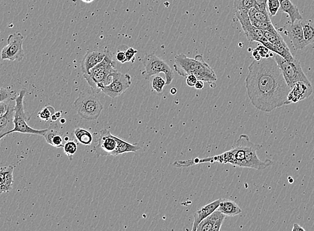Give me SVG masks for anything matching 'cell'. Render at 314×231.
<instances>
[{
    "mask_svg": "<svg viewBox=\"0 0 314 231\" xmlns=\"http://www.w3.org/2000/svg\"><path fill=\"white\" fill-rule=\"evenodd\" d=\"M245 79L247 95L256 109L270 113L287 105L290 87L274 57L254 60Z\"/></svg>",
    "mask_w": 314,
    "mask_h": 231,
    "instance_id": "obj_1",
    "label": "cell"
},
{
    "mask_svg": "<svg viewBox=\"0 0 314 231\" xmlns=\"http://www.w3.org/2000/svg\"><path fill=\"white\" fill-rule=\"evenodd\" d=\"M262 147L261 145L252 142L247 135L241 134L238 140L235 141L232 148L230 151L213 157L177 161L174 162V166L176 168H187L206 162H219L221 164L230 163L239 168H251L262 171L273 164V161L270 159L262 161L258 157L257 152Z\"/></svg>",
    "mask_w": 314,
    "mask_h": 231,
    "instance_id": "obj_2",
    "label": "cell"
},
{
    "mask_svg": "<svg viewBox=\"0 0 314 231\" xmlns=\"http://www.w3.org/2000/svg\"><path fill=\"white\" fill-rule=\"evenodd\" d=\"M174 68L175 72L182 77L194 75L198 80L207 83L217 80L214 70L205 61L202 54L196 55L195 58L187 57L184 53L177 55Z\"/></svg>",
    "mask_w": 314,
    "mask_h": 231,
    "instance_id": "obj_3",
    "label": "cell"
},
{
    "mask_svg": "<svg viewBox=\"0 0 314 231\" xmlns=\"http://www.w3.org/2000/svg\"><path fill=\"white\" fill-rule=\"evenodd\" d=\"M116 65V62L110 51L103 60L92 68L89 74H84V78L93 93H100L104 86L110 84L112 80L113 74L118 72Z\"/></svg>",
    "mask_w": 314,
    "mask_h": 231,
    "instance_id": "obj_4",
    "label": "cell"
},
{
    "mask_svg": "<svg viewBox=\"0 0 314 231\" xmlns=\"http://www.w3.org/2000/svg\"><path fill=\"white\" fill-rule=\"evenodd\" d=\"M95 94L92 91H81L74 103L79 116L85 120H97L103 110V105Z\"/></svg>",
    "mask_w": 314,
    "mask_h": 231,
    "instance_id": "obj_5",
    "label": "cell"
},
{
    "mask_svg": "<svg viewBox=\"0 0 314 231\" xmlns=\"http://www.w3.org/2000/svg\"><path fill=\"white\" fill-rule=\"evenodd\" d=\"M27 91L23 89L20 91L18 97L15 99L16 105H15V113L14 118V127L13 129L6 134V136L12 134L13 133H20L23 134L36 135V136H43L47 131L45 129H36L30 127L27 121L31 119V115L27 113L23 106V100Z\"/></svg>",
    "mask_w": 314,
    "mask_h": 231,
    "instance_id": "obj_6",
    "label": "cell"
},
{
    "mask_svg": "<svg viewBox=\"0 0 314 231\" xmlns=\"http://www.w3.org/2000/svg\"><path fill=\"white\" fill-rule=\"evenodd\" d=\"M142 63L145 67L142 76L146 80H149L151 77L163 73L165 76L166 85L172 83L175 76L174 70L165 61L160 58L155 53L145 55L142 59Z\"/></svg>",
    "mask_w": 314,
    "mask_h": 231,
    "instance_id": "obj_7",
    "label": "cell"
},
{
    "mask_svg": "<svg viewBox=\"0 0 314 231\" xmlns=\"http://www.w3.org/2000/svg\"><path fill=\"white\" fill-rule=\"evenodd\" d=\"M273 57L283 74L286 83L290 88L294 83L299 82V81H302L307 84L311 85L310 81L303 72L302 66L298 59H294V61H291L286 60L276 53Z\"/></svg>",
    "mask_w": 314,
    "mask_h": 231,
    "instance_id": "obj_8",
    "label": "cell"
},
{
    "mask_svg": "<svg viewBox=\"0 0 314 231\" xmlns=\"http://www.w3.org/2000/svg\"><path fill=\"white\" fill-rule=\"evenodd\" d=\"M23 36L22 34L16 32L10 34L8 38V45L1 51L2 60L22 61L24 57L23 50Z\"/></svg>",
    "mask_w": 314,
    "mask_h": 231,
    "instance_id": "obj_9",
    "label": "cell"
},
{
    "mask_svg": "<svg viewBox=\"0 0 314 231\" xmlns=\"http://www.w3.org/2000/svg\"><path fill=\"white\" fill-rule=\"evenodd\" d=\"M131 84V76L129 74L117 72L113 74L110 84L104 86L101 92L111 98H116L125 93Z\"/></svg>",
    "mask_w": 314,
    "mask_h": 231,
    "instance_id": "obj_10",
    "label": "cell"
},
{
    "mask_svg": "<svg viewBox=\"0 0 314 231\" xmlns=\"http://www.w3.org/2000/svg\"><path fill=\"white\" fill-rule=\"evenodd\" d=\"M98 144L95 147L96 155L99 156H113L115 157V151L117 147V142L115 136L111 134L108 129L100 131Z\"/></svg>",
    "mask_w": 314,
    "mask_h": 231,
    "instance_id": "obj_11",
    "label": "cell"
},
{
    "mask_svg": "<svg viewBox=\"0 0 314 231\" xmlns=\"http://www.w3.org/2000/svg\"><path fill=\"white\" fill-rule=\"evenodd\" d=\"M248 12L249 11L247 10L236 11L237 18L241 23L247 40L249 42H260L264 37V31L252 25Z\"/></svg>",
    "mask_w": 314,
    "mask_h": 231,
    "instance_id": "obj_12",
    "label": "cell"
},
{
    "mask_svg": "<svg viewBox=\"0 0 314 231\" xmlns=\"http://www.w3.org/2000/svg\"><path fill=\"white\" fill-rule=\"evenodd\" d=\"M110 51L107 48H97L87 51L81 62V69L83 74H89L90 70L100 63Z\"/></svg>",
    "mask_w": 314,
    "mask_h": 231,
    "instance_id": "obj_13",
    "label": "cell"
},
{
    "mask_svg": "<svg viewBox=\"0 0 314 231\" xmlns=\"http://www.w3.org/2000/svg\"><path fill=\"white\" fill-rule=\"evenodd\" d=\"M312 85L299 81L294 83L290 88L288 95L287 105L296 104L310 97L313 93Z\"/></svg>",
    "mask_w": 314,
    "mask_h": 231,
    "instance_id": "obj_14",
    "label": "cell"
},
{
    "mask_svg": "<svg viewBox=\"0 0 314 231\" xmlns=\"http://www.w3.org/2000/svg\"><path fill=\"white\" fill-rule=\"evenodd\" d=\"M16 99V98H15ZM15 99L8 101V108L6 112L0 117V141L6 137V134L13 129L14 127V118L15 113Z\"/></svg>",
    "mask_w": 314,
    "mask_h": 231,
    "instance_id": "obj_15",
    "label": "cell"
},
{
    "mask_svg": "<svg viewBox=\"0 0 314 231\" xmlns=\"http://www.w3.org/2000/svg\"><path fill=\"white\" fill-rule=\"evenodd\" d=\"M302 21L292 24L288 29V36L291 41L293 47L296 50H300L306 47L303 37Z\"/></svg>",
    "mask_w": 314,
    "mask_h": 231,
    "instance_id": "obj_16",
    "label": "cell"
},
{
    "mask_svg": "<svg viewBox=\"0 0 314 231\" xmlns=\"http://www.w3.org/2000/svg\"><path fill=\"white\" fill-rule=\"evenodd\" d=\"M221 201V199L213 201V202L202 207V208L198 209L195 212V214H194V221L192 230L196 231L198 224L203 220L211 215L213 212L217 210Z\"/></svg>",
    "mask_w": 314,
    "mask_h": 231,
    "instance_id": "obj_17",
    "label": "cell"
},
{
    "mask_svg": "<svg viewBox=\"0 0 314 231\" xmlns=\"http://www.w3.org/2000/svg\"><path fill=\"white\" fill-rule=\"evenodd\" d=\"M58 129L57 124L50 125L47 129L46 134L44 136L45 140L49 145L52 146L56 147V148H61L64 146V141L65 138H63V135L59 133Z\"/></svg>",
    "mask_w": 314,
    "mask_h": 231,
    "instance_id": "obj_18",
    "label": "cell"
},
{
    "mask_svg": "<svg viewBox=\"0 0 314 231\" xmlns=\"http://www.w3.org/2000/svg\"><path fill=\"white\" fill-rule=\"evenodd\" d=\"M282 12L286 13L291 20L292 24L296 21H302L303 17L298 6H295L290 0H279Z\"/></svg>",
    "mask_w": 314,
    "mask_h": 231,
    "instance_id": "obj_19",
    "label": "cell"
},
{
    "mask_svg": "<svg viewBox=\"0 0 314 231\" xmlns=\"http://www.w3.org/2000/svg\"><path fill=\"white\" fill-rule=\"evenodd\" d=\"M217 210L226 215V217H235L241 213L242 210L239 205L234 201L225 200H221Z\"/></svg>",
    "mask_w": 314,
    "mask_h": 231,
    "instance_id": "obj_20",
    "label": "cell"
},
{
    "mask_svg": "<svg viewBox=\"0 0 314 231\" xmlns=\"http://www.w3.org/2000/svg\"><path fill=\"white\" fill-rule=\"evenodd\" d=\"M117 142V147L115 151V157L126 153H135L140 150V147L137 143H130L115 136Z\"/></svg>",
    "mask_w": 314,
    "mask_h": 231,
    "instance_id": "obj_21",
    "label": "cell"
},
{
    "mask_svg": "<svg viewBox=\"0 0 314 231\" xmlns=\"http://www.w3.org/2000/svg\"><path fill=\"white\" fill-rule=\"evenodd\" d=\"M221 212L216 210L206 219L203 220L198 224L196 231H211L215 225L217 220L222 215Z\"/></svg>",
    "mask_w": 314,
    "mask_h": 231,
    "instance_id": "obj_22",
    "label": "cell"
},
{
    "mask_svg": "<svg viewBox=\"0 0 314 231\" xmlns=\"http://www.w3.org/2000/svg\"><path fill=\"white\" fill-rule=\"evenodd\" d=\"M74 136L76 140L82 145L85 146L91 145L93 141V136L91 133L86 129L83 128H76L74 131Z\"/></svg>",
    "mask_w": 314,
    "mask_h": 231,
    "instance_id": "obj_23",
    "label": "cell"
},
{
    "mask_svg": "<svg viewBox=\"0 0 314 231\" xmlns=\"http://www.w3.org/2000/svg\"><path fill=\"white\" fill-rule=\"evenodd\" d=\"M302 23L303 37L306 46L314 43V23L311 21Z\"/></svg>",
    "mask_w": 314,
    "mask_h": 231,
    "instance_id": "obj_24",
    "label": "cell"
},
{
    "mask_svg": "<svg viewBox=\"0 0 314 231\" xmlns=\"http://www.w3.org/2000/svg\"><path fill=\"white\" fill-rule=\"evenodd\" d=\"M13 174H14V167L12 166L6 167L5 178H4V183L1 194L12 191L13 184H14V175Z\"/></svg>",
    "mask_w": 314,
    "mask_h": 231,
    "instance_id": "obj_25",
    "label": "cell"
},
{
    "mask_svg": "<svg viewBox=\"0 0 314 231\" xmlns=\"http://www.w3.org/2000/svg\"><path fill=\"white\" fill-rule=\"evenodd\" d=\"M250 20L251 22L254 21H271L270 16L268 12H262L255 7L251 8L248 12Z\"/></svg>",
    "mask_w": 314,
    "mask_h": 231,
    "instance_id": "obj_26",
    "label": "cell"
},
{
    "mask_svg": "<svg viewBox=\"0 0 314 231\" xmlns=\"http://www.w3.org/2000/svg\"><path fill=\"white\" fill-rule=\"evenodd\" d=\"M273 52L280 55L281 57L288 61H294V57H293L291 51L288 48L287 44L274 45V49Z\"/></svg>",
    "mask_w": 314,
    "mask_h": 231,
    "instance_id": "obj_27",
    "label": "cell"
},
{
    "mask_svg": "<svg viewBox=\"0 0 314 231\" xmlns=\"http://www.w3.org/2000/svg\"><path fill=\"white\" fill-rule=\"evenodd\" d=\"M166 85V80H164L161 76H154L152 77L151 89L152 91L161 94L163 93L164 87Z\"/></svg>",
    "mask_w": 314,
    "mask_h": 231,
    "instance_id": "obj_28",
    "label": "cell"
},
{
    "mask_svg": "<svg viewBox=\"0 0 314 231\" xmlns=\"http://www.w3.org/2000/svg\"><path fill=\"white\" fill-rule=\"evenodd\" d=\"M251 23L253 26L258 27V28L262 29L263 31H269L271 34H275V35H279V34L278 31L276 30V29L275 28V27L273 26L271 21L267 22V21H252Z\"/></svg>",
    "mask_w": 314,
    "mask_h": 231,
    "instance_id": "obj_29",
    "label": "cell"
},
{
    "mask_svg": "<svg viewBox=\"0 0 314 231\" xmlns=\"http://www.w3.org/2000/svg\"><path fill=\"white\" fill-rule=\"evenodd\" d=\"M63 149L64 153L67 155L70 161H72L74 154L76 153L78 145H77L76 141H67V142L64 145Z\"/></svg>",
    "mask_w": 314,
    "mask_h": 231,
    "instance_id": "obj_30",
    "label": "cell"
},
{
    "mask_svg": "<svg viewBox=\"0 0 314 231\" xmlns=\"http://www.w3.org/2000/svg\"><path fill=\"white\" fill-rule=\"evenodd\" d=\"M254 6V0H234V7L236 11H249Z\"/></svg>",
    "mask_w": 314,
    "mask_h": 231,
    "instance_id": "obj_31",
    "label": "cell"
},
{
    "mask_svg": "<svg viewBox=\"0 0 314 231\" xmlns=\"http://www.w3.org/2000/svg\"><path fill=\"white\" fill-rule=\"evenodd\" d=\"M55 113V110L53 107L46 106L38 113V117L42 121H48L52 118V115H54Z\"/></svg>",
    "mask_w": 314,
    "mask_h": 231,
    "instance_id": "obj_32",
    "label": "cell"
},
{
    "mask_svg": "<svg viewBox=\"0 0 314 231\" xmlns=\"http://www.w3.org/2000/svg\"><path fill=\"white\" fill-rule=\"evenodd\" d=\"M264 36L273 45L285 44L286 43L281 37L280 34L279 35H275L271 34L270 32L264 31Z\"/></svg>",
    "mask_w": 314,
    "mask_h": 231,
    "instance_id": "obj_33",
    "label": "cell"
},
{
    "mask_svg": "<svg viewBox=\"0 0 314 231\" xmlns=\"http://www.w3.org/2000/svg\"><path fill=\"white\" fill-rule=\"evenodd\" d=\"M268 6L270 16H275L280 8V4L279 0H268Z\"/></svg>",
    "mask_w": 314,
    "mask_h": 231,
    "instance_id": "obj_34",
    "label": "cell"
},
{
    "mask_svg": "<svg viewBox=\"0 0 314 231\" xmlns=\"http://www.w3.org/2000/svg\"><path fill=\"white\" fill-rule=\"evenodd\" d=\"M128 47L126 46H119L117 49L116 53V59L121 63H125L126 62L125 51Z\"/></svg>",
    "mask_w": 314,
    "mask_h": 231,
    "instance_id": "obj_35",
    "label": "cell"
},
{
    "mask_svg": "<svg viewBox=\"0 0 314 231\" xmlns=\"http://www.w3.org/2000/svg\"><path fill=\"white\" fill-rule=\"evenodd\" d=\"M256 49H257L262 58H268V57L274 56V54L273 53H271L270 51L266 47H265L264 45H260Z\"/></svg>",
    "mask_w": 314,
    "mask_h": 231,
    "instance_id": "obj_36",
    "label": "cell"
},
{
    "mask_svg": "<svg viewBox=\"0 0 314 231\" xmlns=\"http://www.w3.org/2000/svg\"><path fill=\"white\" fill-rule=\"evenodd\" d=\"M11 99H15L13 97V93L7 89L0 87V102H6Z\"/></svg>",
    "mask_w": 314,
    "mask_h": 231,
    "instance_id": "obj_37",
    "label": "cell"
},
{
    "mask_svg": "<svg viewBox=\"0 0 314 231\" xmlns=\"http://www.w3.org/2000/svg\"><path fill=\"white\" fill-rule=\"evenodd\" d=\"M138 53L137 50L134 48H127L125 51L126 62H132L135 60V55Z\"/></svg>",
    "mask_w": 314,
    "mask_h": 231,
    "instance_id": "obj_38",
    "label": "cell"
},
{
    "mask_svg": "<svg viewBox=\"0 0 314 231\" xmlns=\"http://www.w3.org/2000/svg\"><path fill=\"white\" fill-rule=\"evenodd\" d=\"M268 0H254V7L264 12H268L267 11Z\"/></svg>",
    "mask_w": 314,
    "mask_h": 231,
    "instance_id": "obj_39",
    "label": "cell"
},
{
    "mask_svg": "<svg viewBox=\"0 0 314 231\" xmlns=\"http://www.w3.org/2000/svg\"><path fill=\"white\" fill-rule=\"evenodd\" d=\"M225 218L226 215H224V214H222L221 217L217 220L215 225L213 226V227L211 231H219L221 230L222 224H223L224 221H225Z\"/></svg>",
    "mask_w": 314,
    "mask_h": 231,
    "instance_id": "obj_40",
    "label": "cell"
},
{
    "mask_svg": "<svg viewBox=\"0 0 314 231\" xmlns=\"http://www.w3.org/2000/svg\"><path fill=\"white\" fill-rule=\"evenodd\" d=\"M197 80V78H196L194 75H189V76H187V79H186V83H187L188 86L191 87H195Z\"/></svg>",
    "mask_w": 314,
    "mask_h": 231,
    "instance_id": "obj_41",
    "label": "cell"
},
{
    "mask_svg": "<svg viewBox=\"0 0 314 231\" xmlns=\"http://www.w3.org/2000/svg\"><path fill=\"white\" fill-rule=\"evenodd\" d=\"M260 42L262 45H264L265 47H266V48H268L269 50L273 51V49H274V45H273L272 43H271L270 41L267 39V38L265 37V36L264 38H262V40H261Z\"/></svg>",
    "mask_w": 314,
    "mask_h": 231,
    "instance_id": "obj_42",
    "label": "cell"
},
{
    "mask_svg": "<svg viewBox=\"0 0 314 231\" xmlns=\"http://www.w3.org/2000/svg\"><path fill=\"white\" fill-rule=\"evenodd\" d=\"M5 171L6 167H3V168L0 169V194H1L2 187H3L4 183V178H5Z\"/></svg>",
    "mask_w": 314,
    "mask_h": 231,
    "instance_id": "obj_43",
    "label": "cell"
},
{
    "mask_svg": "<svg viewBox=\"0 0 314 231\" xmlns=\"http://www.w3.org/2000/svg\"><path fill=\"white\" fill-rule=\"evenodd\" d=\"M6 102H0V117L6 112L8 108V101Z\"/></svg>",
    "mask_w": 314,
    "mask_h": 231,
    "instance_id": "obj_44",
    "label": "cell"
},
{
    "mask_svg": "<svg viewBox=\"0 0 314 231\" xmlns=\"http://www.w3.org/2000/svg\"><path fill=\"white\" fill-rule=\"evenodd\" d=\"M252 55H253L255 60L260 61L262 59V57L260 56V53L256 48L252 51Z\"/></svg>",
    "mask_w": 314,
    "mask_h": 231,
    "instance_id": "obj_45",
    "label": "cell"
},
{
    "mask_svg": "<svg viewBox=\"0 0 314 231\" xmlns=\"http://www.w3.org/2000/svg\"><path fill=\"white\" fill-rule=\"evenodd\" d=\"M195 87L196 89H203L204 87V81L202 80H197L196 81Z\"/></svg>",
    "mask_w": 314,
    "mask_h": 231,
    "instance_id": "obj_46",
    "label": "cell"
},
{
    "mask_svg": "<svg viewBox=\"0 0 314 231\" xmlns=\"http://www.w3.org/2000/svg\"><path fill=\"white\" fill-rule=\"evenodd\" d=\"M292 230L293 231H299V230L305 231V228H303L302 226L300 225V224L296 223L294 224V226H293Z\"/></svg>",
    "mask_w": 314,
    "mask_h": 231,
    "instance_id": "obj_47",
    "label": "cell"
},
{
    "mask_svg": "<svg viewBox=\"0 0 314 231\" xmlns=\"http://www.w3.org/2000/svg\"><path fill=\"white\" fill-rule=\"evenodd\" d=\"M170 93L172 94V95H175L177 93V89L175 87H173V88L170 89Z\"/></svg>",
    "mask_w": 314,
    "mask_h": 231,
    "instance_id": "obj_48",
    "label": "cell"
},
{
    "mask_svg": "<svg viewBox=\"0 0 314 231\" xmlns=\"http://www.w3.org/2000/svg\"><path fill=\"white\" fill-rule=\"evenodd\" d=\"M55 115L56 116L57 118L59 119L61 117V111H59V112L55 113Z\"/></svg>",
    "mask_w": 314,
    "mask_h": 231,
    "instance_id": "obj_49",
    "label": "cell"
},
{
    "mask_svg": "<svg viewBox=\"0 0 314 231\" xmlns=\"http://www.w3.org/2000/svg\"><path fill=\"white\" fill-rule=\"evenodd\" d=\"M82 1L85 2V3H91L94 0H82Z\"/></svg>",
    "mask_w": 314,
    "mask_h": 231,
    "instance_id": "obj_50",
    "label": "cell"
},
{
    "mask_svg": "<svg viewBox=\"0 0 314 231\" xmlns=\"http://www.w3.org/2000/svg\"><path fill=\"white\" fill-rule=\"evenodd\" d=\"M61 122L63 124L65 123L66 122L65 119H63V120H61Z\"/></svg>",
    "mask_w": 314,
    "mask_h": 231,
    "instance_id": "obj_51",
    "label": "cell"
}]
</instances>
